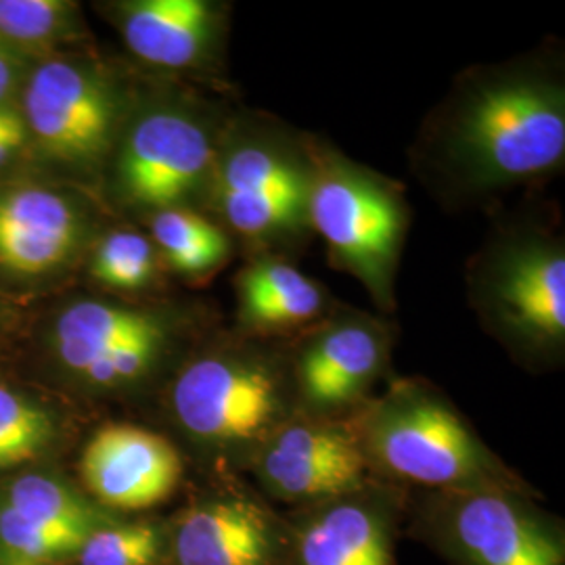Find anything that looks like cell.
Listing matches in <instances>:
<instances>
[{"instance_id":"1","label":"cell","mask_w":565,"mask_h":565,"mask_svg":"<svg viewBox=\"0 0 565 565\" xmlns=\"http://www.w3.org/2000/svg\"><path fill=\"white\" fill-rule=\"evenodd\" d=\"M440 193L484 198L539 181L565 160V84L539 57L476 67L446 97L419 141Z\"/></svg>"},{"instance_id":"19","label":"cell","mask_w":565,"mask_h":565,"mask_svg":"<svg viewBox=\"0 0 565 565\" xmlns=\"http://www.w3.org/2000/svg\"><path fill=\"white\" fill-rule=\"evenodd\" d=\"M149 228L160 260L189 279L214 275L233 254V237L223 226L189 205L153 212Z\"/></svg>"},{"instance_id":"23","label":"cell","mask_w":565,"mask_h":565,"mask_svg":"<svg viewBox=\"0 0 565 565\" xmlns=\"http://www.w3.org/2000/svg\"><path fill=\"white\" fill-rule=\"evenodd\" d=\"M168 555V527L151 520L124 522L95 530L78 555V565H160Z\"/></svg>"},{"instance_id":"8","label":"cell","mask_w":565,"mask_h":565,"mask_svg":"<svg viewBox=\"0 0 565 565\" xmlns=\"http://www.w3.org/2000/svg\"><path fill=\"white\" fill-rule=\"evenodd\" d=\"M181 327L163 308L78 300L61 310L53 348L67 375L86 390L126 394L160 373L177 350Z\"/></svg>"},{"instance_id":"17","label":"cell","mask_w":565,"mask_h":565,"mask_svg":"<svg viewBox=\"0 0 565 565\" xmlns=\"http://www.w3.org/2000/svg\"><path fill=\"white\" fill-rule=\"evenodd\" d=\"M116 25L135 57L163 70L207 67L223 49L226 9L210 0H132Z\"/></svg>"},{"instance_id":"15","label":"cell","mask_w":565,"mask_h":565,"mask_svg":"<svg viewBox=\"0 0 565 565\" xmlns=\"http://www.w3.org/2000/svg\"><path fill=\"white\" fill-rule=\"evenodd\" d=\"M82 480L107 511H142L168 501L182 480L181 452L145 427L109 424L84 448Z\"/></svg>"},{"instance_id":"18","label":"cell","mask_w":565,"mask_h":565,"mask_svg":"<svg viewBox=\"0 0 565 565\" xmlns=\"http://www.w3.org/2000/svg\"><path fill=\"white\" fill-rule=\"evenodd\" d=\"M237 333L275 340L303 333L331 315L327 287L277 254H258L235 277Z\"/></svg>"},{"instance_id":"28","label":"cell","mask_w":565,"mask_h":565,"mask_svg":"<svg viewBox=\"0 0 565 565\" xmlns=\"http://www.w3.org/2000/svg\"><path fill=\"white\" fill-rule=\"evenodd\" d=\"M28 141V130L0 135V168L11 162Z\"/></svg>"},{"instance_id":"6","label":"cell","mask_w":565,"mask_h":565,"mask_svg":"<svg viewBox=\"0 0 565 565\" xmlns=\"http://www.w3.org/2000/svg\"><path fill=\"white\" fill-rule=\"evenodd\" d=\"M308 151L310 231L327 243L331 264L361 282L380 310L392 312L396 270L408 233L403 189L327 142L308 139Z\"/></svg>"},{"instance_id":"22","label":"cell","mask_w":565,"mask_h":565,"mask_svg":"<svg viewBox=\"0 0 565 565\" xmlns=\"http://www.w3.org/2000/svg\"><path fill=\"white\" fill-rule=\"evenodd\" d=\"M160 264V254L147 235L120 228L97 243L90 258V275L107 289L135 294L156 282Z\"/></svg>"},{"instance_id":"20","label":"cell","mask_w":565,"mask_h":565,"mask_svg":"<svg viewBox=\"0 0 565 565\" xmlns=\"http://www.w3.org/2000/svg\"><path fill=\"white\" fill-rule=\"evenodd\" d=\"M0 505L36 524L90 536L118 520L99 503L88 501L74 486L49 473H23L2 488Z\"/></svg>"},{"instance_id":"2","label":"cell","mask_w":565,"mask_h":565,"mask_svg":"<svg viewBox=\"0 0 565 565\" xmlns=\"http://www.w3.org/2000/svg\"><path fill=\"white\" fill-rule=\"evenodd\" d=\"M168 406L205 461L226 478H237L296 413L289 354L239 333L224 338L177 371Z\"/></svg>"},{"instance_id":"16","label":"cell","mask_w":565,"mask_h":565,"mask_svg":"<svg viewBox=\"0 0 565 565\" xmlns=\"http://www.w3.org/2000/svg\"><path fill=\"white\" fill-rule=\"evenodd\" d=\"M88 224L72 198L39 184L0 191V273L39 279L78 256Z\"/></svg>"},{"instance_id":"25","label":"cell","mask_w":565,"mask_h":565,"mask_svg":"<svg viewBox=\"0 0 565 565\" xmlns=\"http://www.w3.org/2000/svg\"><path fill=\"white\" fill-rule=\"evenodd\" d=\"M86 539L76 532L30 522L0 505V557L51 565L76 557Z\"/></svg>"},{"instance_id":"13","label":"cell","mask_w":565,"mask_h":565,"mask_svg":"<svg viewBox=\"0 0 565 565\" xmlns=\"http://www.w3.org/2000/svg\"><path fill=\"white\" fill-rule=\"evenodd\" d=\"M247 473L264 499L289 509L323 503L375 480L348 419L300 413L273 431Z\"/></svg>"},{"instance_id":"4","label":"cell","mask_w":565,"mask_h":565,"mask_svg":"<svg viewBox=\"0 0 565 565\" xmlns=\"http://www.w3.org/2000/svg\"><path fill=\"white\" fill-rule=\"evenodd\" d=\"M306 137L260 116L226 121L205 195L224 231L254 256L277 254L310 233Z\"/></svg>"},{"instance_id":"27","label":"cell","mask_w":565,"mask_h":565,"mask_svg":"<svg viewBox=\"0 0 565 565\" xmlns=\"http://www.w3.org/2000/svg\"><path fill=\"white\" fill-rule=\"evenodd\" d=\"M23 130L28 128H25L20 107H15L13 102L0 103V135L23 132Z\"/></svg>"},{"instance_id":"26","label":"cell","mask_w":565,"mask_h":565,"mask_svg":"<svg viewBox=\"0 0 565 565\" xmlns=\"http://www.w3.org/2000/svg\"><path fill=\"white\" fill-rule=\"evenodd\" d=\"M21 74H23V65H21L20 51L0 41V103L11 102V95L20 84Z\"/></svg>"},{"instance_id":"5","label":"cell","mask_w":565,"mask_h":565,"mask_svg":"<svg viewBox=\"0 0 565 565\" xmlns=\"http://www.w3.org/2000/svg\"><path fill=\"white\" fill-rule=\"evenodd\" d=\"M467 291L488 333L524 364L553 366L565 350V247L539 224L499 228L471 258Z\"/></svg>"},{"instance_id":"29","label":"cell","mask_w":565,"mask_h":565,"mask_svg":"<svg viewBox=\"0 0 565 565\" xmlns=\"http://www.w3.org/2000/svg\"><path fill=\"white\" fill-rule=\"evenodd\" d=\"M0 565H49V564H34V562H23V559H11V557H0Z\"/></svg>"},{"instance_id":"14","label":"cell","mask_w":565,"mask_h":565,"mask_svg":"<svg viewBox=\"0 0 565 565\" xmlns=\"http://www.w3.org/2000/svg\"><path fill=\"white\" fill-rule=\"evenodd\" d=\"M285 518L237 478L205 492L168 527L172 565H282Z\"/></svg>"},{"instance_id":"7","label":"cell","mask_w":565,"mask_h":565,"mask_svg":"<svg viewBox=\"0 0 565 565\" xmlns=\"http://www.w3.org/2000/svg\"><path fill=\"white\" fill-rule=\"evenodd\" d=\"M406 513L411 534L452 565H565L564 522L532 488L422 492Z\"/></svg>"},{"instance_id":"12","label":"cell","mask_w":565,"mask_h":565,"mask_svg":"<svg viewBox=\"0 0 565 565\" xmlns=\"http://www.w3.org/2000/svg\"><path fill=\"white\" fill-rule=\"evenodd\" d=\"M408 492L373 480L342 497L291 509L282 565H396Z\"/></svg>"},{"instance_id":"24","label":"cell","mask_w":565,"mask_h":565,"mask_svg":"<svg viewBox=\"0 0 565 565\" xmlns=\"http://www.w3.org/2000/svg\"><path fill=\"white\" fill-rule=\"evenodd\" d=\"M81 28L78 4L65 0H0V41L15 51L72 39Z\"/></svg>"},{"instance_id":"10","label":"cell","mask_w":565,"mask_h":565,"mask_svg":"<svg viewBox=\"0 0 565 565\" xmlns=\"http://www.w3.org/2000/svg\"><path fill=\"white\" fill-rule=\"evenodd\" d=\"M21 116L28 135L53 162L88 172L116 149L124 102L99 65L49 60L25 82Z\"/></svg>"},{"instance_id":"11","label":"cell","mask_w":565,"mask_h":565,"mask_svg":"<svg viewBox=\"0 0 565 565\" xmlns=\"http://www.w3.org/2000/svg\"><path fill=\"white\" fill-rule=\"evenodd\" d=\"M390 354V324L359 310L331 312L308 327L289 354L296 413L350 419L371 398Z\"/></svg>"},{"instance_id":"3","label":"cell","mask_w":565,"mask_h":565,"mask_svg":"<svg viewBox=\"0 0 565 565\" xmlns=\"http://www.w3.org/2000/svg\"><path fill=\"white\" fill-rule=\"evenodd\" d=\"M375 480L401 488L527 490L509 465L465 422L445 394L425 380L403 377L371 396L348 419Z\"/></svg>"},{"instance_id":"21","label":"cell","mask_w":565,"mask_h":565,"mask_svg":"<svg viewBox=\"0 0 565 565\" xmlns=\"http://www.w3.org/2000/svg\"><path fill=\"white\" fill-rule=\"evenodd\" d=\"M57 440L49 408L0 384V471L41 459Z\"/></svg>"},{"instance_id":"9","label":"cell","mask_w":565,"mask_h":565,"mask_svg":"<svg viewBox=\"0 0 565 565\" xmlns=\"http://www.w3.org/2000/svg\"><path fill=\"white\" fill-rule=\"evenodd\" d=\"M226 121L198 103H160L141 111L118 142V195L153 214L205 193Z\"/></svg>"}]
</instances>
